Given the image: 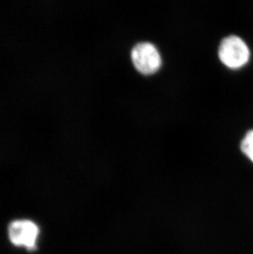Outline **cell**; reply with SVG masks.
Returning a JSON list of instances; mask_svg holds the SVG:
<instances>
[{
  "instance_id": "1",
  "label": "cell",
  "mask_w": 253,
  "mask_h": 254,
  "mask_svg": "<svg viewBox=\"0 0 253 254\" xmlns=\"http://www.w3.org/2000/svg\"><path fill=\"white\" fill-rule=\"evenodd\" d=\"M41 230L38 225L28 219L11 221L7 227V236L15 247L24 248L29 252L37 250Z\"/></svg>"
},
{
  "instance_id": "2",
  "label": "cell",
  "mask_w": 253,
  "mask_h": 254,
  "mask_svg": "<svg viewBox=\"0 0 253 254\" xmlns=\"http://www.w3.org/2000/svg\"><path fill=\"white\" fill-rule=\"evenodd\" d=\"M219 58L226 67L238 69L249 62L250 51L247 44L239 36H229L220 43Z\"/></svg>"
},
{
  "instance_id": "3",
  "label": "cell",
  "mask_w": 253,
  "mask_h": 254,
  "mask_svg": "<svg viewBox=\"0 0 253 254\" xmlns=\"http://www.w3.org/2000/svg\"><path fill=\"white\" fill-rule=\"evenodd\" d=\"M134 67L142 74L150 75L157 72L161 65V57L155 46L142 42L134 46L131 53Z\"/></svg>"
},
{
  "instance_id": "4",
  "label": "cell",
  "mask_w": 253,
  "mask_h": 254,
  "mask_svg": "<svg viewBox=\"0 0 253 254\" xmlns=\"http://www.w3.org/2000/svg\"><path fill=\"white\" fill-rule=\"evenodd\" d=\"M241 150L253 163V130L249 131L242 141Z\"/></svg>"
}]
</instances>
